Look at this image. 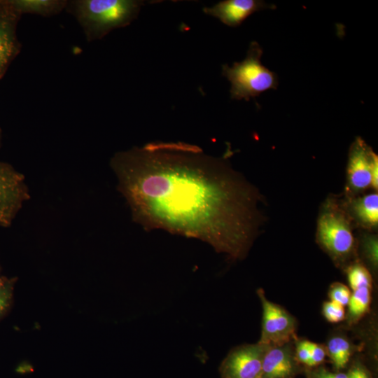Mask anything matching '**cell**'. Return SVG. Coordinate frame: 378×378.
I'll list each match as a JSON object with an SVG mask.
<instances>
[{
  "label": "cell",
  "mask_w": 378,
  "mask_h": 378,
  "mask_svg": "<svg viewBox=\"0 0 378 378\" xmlns=\"http://www.w3.org/2000/svg\"><path fill=\"white\" fill-rule=\"evenodd\" d=\"M310 351V360L308 364L309 366H315L321 363L325 358L326 351L320 345L311 342H308Z\"/></svg>",
  "instance_id": "ffe728a7"
},
{
  "label": "cell",
  "mask_w": 378,
  "mask_h": 378,
  "mask_svg": "<svg viewBox=\"0 0 378 378\" xmlns=\"http://www.w3.org/2000/svg\"><path fill=\"white\" fill-rule=\"evenodd\" d=\"M347 279L353 290L364 287L371 288V275L366 267L361 264H354L348 268Z\"/></svg>",
  "instance_id": "2e32d148"
},
{
  "label": "cell",
  "mask_w": 378,
  "mask_h": 378,
  "mask_svg": "<svg viewBox=\"0 0 378 378\" xmlns=\"http://www.w3.org/2000/svg\"><path fill=\"white\" fill-rule=\"evenodd\" d=\"M19 14H32L52 17L66 9L67 0H8Z\"/></svg>",
  "instance_id": "7c38bea8"
},
{
  "label": "cell",
  "mask_w": 378,
  "mask_h": 378,
  "mask_svg": "<svg viewBox=\"0 0 378 378\" xmlns=\"http://www.w3.org/2000/svg\"><path fill=\"white\" fill-rule=\"evenodd\" d=\"M269 347L257 343L234 349L221 364L222 378H256L261 374L262 360Z\"/></svg>",
  "instance_id": "52a82bcc"
},
{
  "label": "cell",
  "mask_w": 378,
  "mask_h": 378,
  "mask_svg": "<svg viewBox=\"0 0 378 378\" xmlns=\"http://www.w3.org/2000/svg\"><path fill=\"white\" fill-rule=\"evenodd\" d=\"M9 280L0 274V287L6 284Z\"/></svg>",
  "instance_id": "d4e9b609"
},
{
  "label": "cell",
  "mask_w": 378,
  "mask_h": 378,
  "mask_svg": "<svg viewBox=\"0 0 378 378\" xmlns=\"http://www.w3.org/2000/svg\"><path fill=\"white\" fill-rule=\"evenodd\" d=\"M29 199L25 176L12 164L0 160V227H10Z\"/></svg>",
  "instance_id": "5b68a950"
},
{
  "label": "cell",
  "mask_w": 378,
  "mask_h": 378,
  "mask_svg": "<svg viewBox=\"0 0 378 378\" xmlns=\"http://www.w3.org/2000/svg\"><path fill=\"white\" fill-rule=\"evenodd\" d=\"M351 295L349 288L341 283L333 284L329 291L330 301L343 307L348 304Z\"/></svg>",
  "instance_id": "e0dca14e"
},
{
  "label": "cell",
  "mask_w": 378,
  "mask_h": 378,
  "mask_svg": "<svg viewBox=\"0 0 378 378\" xmlns=\"http://www.w3.org/2000/svg\"><path fill=\"white\" fill-rule=\"evenodd\" d=\"M328 353L337 369L343 368L349 362L351 347L349 342L343 337H335L328 342Z\"/></svg>",
  "instance_id": "9a60e30c"
},
{
  "label": "cell",
  "mask_w": 378,
  "mask_h": 378,
  "mask_svg": "<svg viewBox=\"0 0 378 378\" xmlns=\"http://www.w3.org/2000/svg\"><path fill=\"white\" fill-rule=\"evenodd\" d=\"M366 253L374 265L377 263V239L369 237L365 243Z\"/></svg>",
  "instance_id": "44dd1931"
},
{
  "label": "cell",
  "mask_w": 378,
  "mask_h": 378,
  "mask_svg": "<svg viewBox=\"0 0 378 378\" xmlns=\"http://www.w3.org/2000/svg\"><path fill=\"white\" fill-rule=\"evenodd\" d=\"M256 378H262V376H261V374H260V375H259L258 377H257Z\"/></svg>",
  "instance_id": "4316f807"
},
{
  "label": "cell",
  "mask_w": 378,
  "mask_h": 378,
  "mask_svg": "<svg viewBox=\"0 0 378 378\" xmlns=\"http://www.w3.org/2000/svg\"><path fill=\"white\" fill-rule=\"evenodd\" d=\"M377 155L360 137L352 144L349 154L347 178L349 187L361 191L372 183V167Z\"/></svg>",
  "instance_id": "9c48e42d"
},
{
  "label": "cell",
  "mask_w": 378,
  "mask_h": 378,
  "mask_svg": "<svg viewBox=\"0 0 378 378\" xmlns=\"http://www.w3.org/2000/svg\"><path fill=\"white\" fill-rule=\"evenodd\" d=\"M317 239L332 255L344 257L354 246V238L346 214L336 204L329 203L317 223Z\"/></svg>",
  "instance_id": "277c9868"
},
{
  "label": "cell",
  "mask_w": 378,
  "mask_h": 378,
  "mask_svg": "<svg viewBox=\"0 0 378 378\" xmlns=\"http://www.w3.org/2000/svg\"><path fill=\"white\" fill-rule=\"evenodd\" d=\"M110 166L134 222L198 239L244 258L263 216L258 190L223 158L195 145L155 141L119 151Z\"/></svg>",
  "instance_id": "6da1fadb"
},
{
  "label": "cell",
  "mask_w": 378,
  "mask_h": 378,
  "mask_svg": "<svg viewBox=\"0 0 378 378\" xmlns=\"http://www.w3.org/2000/svg\"><path fill=\"white\" fill-rule=\"evenodd\" d=\"M347 374V378H370L365 370L360 365L352 368Z\"/></svg>",
  "instance_id": "cb8c5ba5"
},
{
  "label": "cell",
  "mask_w": 378,
  "mask_h": 378,
  "mask_svg": "<svg viewBox=\"0 0 378 378\" xmlns=\"http://www.w3.org/2000/svg\"><path fill=\"white\" fill-rule=\"evenodd\" d=\"M263 50L259 43L252 41L244 60L232 66L222 65V75L231 83L232 99L248 101L270 89H276V74L261 63Z\"/></svg>",
  "instance_id": "3957f363"
},
{
  "label": "cell",
  "mask_w": 378,
  "mask_h": 378,
  "mask_svg": "<svg viewBox=\"0 0 378 378\" xmlns=\"http://www.w3.org/2000/svg\"><path fill=\"white\" fill-rule=\"evenodd\" d=\"M257 293L262 307V332L258 343L269 346L287 344L295 336V318L282 307L268 300L262 289Z\"/></svg>",
  "instance_id": "8992f818"
},
{
  "label": "cell",
  "mask_w": 378,
  "mask_h": 378,
  "mask_svg": "<svg viewBox=\"0 0 378 378\" xmlns=\"http://www.w3.org/2000/svg\"><path fill=\"white\" fill-rule=\"evenodd\" d=\"M21 16L8 0H0V79L20 52L17 27Z\"/></svg>",
  "instance_id": "ba28073f"
},
{
  "label": "cell",
  "mask_w": 378,
  "mask_h": 378,
  "mask_svg": "<svg viewBox=\"0 0 378 378\" xmlns=\"http://www.w3.org/2000/svg\"><path fill=\"white\" fill-rule=\"evenodd\" d=\"M353 212L358 221L371 227L378 223V195L371 193L356 200L353 204Z\"/></svg>",
  "instance_id": "4fadbf2b"
},
{
  "label": "cell",
  "mask_w": 378,
  "mask_h": 378,
  "mask_svg": "<svg viewBox=\"0 0 378 378\" xmlns=\"http://www.w3.org/2000/svg\"><path fill=\"white\" fill-rule=\"evenodd\" d=\"M142 0H71L66 10L76 19L88 42L100 40L138 17Z\"/></svg>",
  "instance_id": "7a4b0ae2"
},
{
  "label": "cell",
  "mask_w": 378,
  "mask_h": 378,
  "mask_svg": "<svg viewBox=\"0 0 378 378\" xmlns=\"http://www.w3.org/2000/svg\"><path fill=\"white\" fill-rule=\"evenodd\" d=\"M370 289L364 287L353 290L347 304L351 321H358L368 311L371 301Z\"/></svg>",
  "instance_id": "5bb4252c"
},
{
  "label": "cell",
  "mask_w": 378,
  "mask_h": 378,
  "mask_svg": "<svg viewBox=\"0 0 378 378\" xmlns=\"http://www.w3.org/2000/svg\"><path fill=\"white\" fill-rule=\"evenodd\" d=\"M311 378H347V374L343 372H332L325 369H318L312 372Z\"/></svg>",
  "instance_id": "603a6c76"
},
{
  "label": "cell",
  "mask_w": 378,
  "mask_h": 378,
  "mask_svg": "<svg viewBox=\"0 0 378 378\" xmlns=\"http://www.w3.org/2000/svg\"><path fill=\"white\" fill-rule=\"evenodd\" d=\"M275 8L274 5L262 0H224L211 7L203 8V11L227 26L236 27L255 12Z\"/></svg>",
  "instance_id": "30bf717a"
},
{
  "label": "cell",
  "mask_w": 378,
  "mask_h": 378,
  "mask_svg": "<svg viewBox=\"0 0 378 378\" xmlns=\"http://www.w3.org/2000/svg\"><path fill=\"white\" fill-rule=\"evenodd\" d=\"M13 284L10 281L0 287V317L9 307L12 299Z\"/></svg>",
  "instance_id": "d6986e66"
},
{
  "label": "cell",
  "mask_w": 378,
  "mask_h": 378,
  "mask_svg": "<svg viewBox=\"0 0 378 378\" xmlns=\"http://www.w3.org/2000/svg\"><path fill=\"white\" fill-rule=\"evenodd\" d=\"M323 313L326 318L331 323H338L345 317L344 307L330 300L323 304Z\"/></svg>",
  "instance_id": "ac0fdd59"
},
{
  "label": "cell",
  "mask_w": 378,
  "mask_h": 378,
  "mask_svg": "<svg viewBox=\"0 0 378 378\" xmlns=\"http://www.w3.org/2000/svg\"><path fill=\"white\" fill-rule=\"evenodd\" d=\"M1 145H2V130L0 127V148L1 147Z\"/></svg>",
  "instance_id": "484cf974"
},
{
  "label": "cell",
  "mask_w": 378,
  "mask_h": 378,
  "mask_svg": "<svg viewBox=\"0 0 378 378\" xmlns=\"http://www.w3.org/2000/svg\"><path fill=\"white\" fill-rule=\"evenodd\" d=\"M295 370L293 356L289 346L285 344L267 349L262 363V378H290Z\"/></svg>",
  "instance_id": "8fae6325"
},
{
  "label": "cell",
  "mask_w": 378,
  "mask_h": 378,
  "mask_svg": "<svg viewBox=\"0 0 378 378\" xmlns=\"http://www.w3.org/2000/svg\"><path fill=\"white\" fill-rule=\"evenodd\" d=\"M309 341H302L297 346V357L300 362L308 365L310 360Z\"/></svg>",
  "instance_id": "7402d4cb"
}]
</instances>
